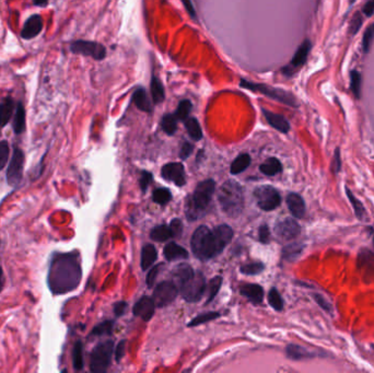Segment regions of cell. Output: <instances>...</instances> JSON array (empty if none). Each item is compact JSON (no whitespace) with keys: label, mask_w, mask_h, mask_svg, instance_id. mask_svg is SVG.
I'll list each match as a JSON object with an SVG mask.
<instances>
[{"label":"cell","mask_w":374,"mask_h":373,"mask_svg":"<svg viewBox=\"0 0 374 373\" xmlns=\"http://www.w3.org/2000/svg\"><path fill=\"white\" fill-rule=\"evenodd\" d=\"M43 30V20L41 15L33 14L25 21L23 29L21 31V37L24 39H31L37 36Z\"/></svg>","instance_id":"2e32d148"},{"label":"cell","mask_w":374,"mask_h":373,"mask_svg":"<svg viewBox=\"0 0 374 373\" xmlns=\"http://www.w3.org/2000/svg\"><path fill=\"white\" fill-rule=\"evenodd\" d=\"M240 86L242 88H245L247 90H251V91L254 92H259L266 97H269L271 99H274L278 102H281V103L289 105V106H293L297 107L299 106V103L297 99L293 97V94L290 92L286 91V90H282L279 88H273L269 86H266V84L262 83H253V82H248L244 79H242L240 82Z\"/></svg>","instance_id":"5b68a950"},{"label":"cell","mask_w":374,"mask_h":373,"mask_svg":"<svg viewBox=\"0 0 374 373\" xmlns=\"http://www.w3.org/2000/svg\"><path fill=\"white\" fill-rule=\"evenodd\" d=\"M268 302L276 311H281L283 309V301L282 298L279 295L278 290L276 288H273L268 293Z\"/></svg>","instance_id":"ab89813d"},{"label":"cell","mask_w":374,"mask_h":373,"mask_svg":"<svg viewBox=\"0 0 374 373\" xmlns=\"http://www.w3.org/2000/svg\"><path fill=\"white\" fill-rule=\"evenodd\" d=\"M151 94L152 100L155 103H160L164 100V88L161 81L157 77H152L151 79Z\"/></svg>","instance_id":"e575fe53"},{"label":"cell","mask_w":374,"mask_h":373,"mask_svg":"<svg viewBox=\"0 0 374 373\" xmlns=\"http://www.w3.org/2000/svg\"><path fill=\"white\" fill-rule=\"evenodd\" d=\"M331 170L334 174H337L342 170V156H341V150H339V148H336L335 152H334Z\"/></svg>","instance_id":"c3c4849f"},{"label":"cell","mask_w":374,"mask_h":373,"mask_svg":"<svg viewBox=\"0 0 374 373\" xmlns=\"http://www.w3.org/2000/svg\"><path fill=\"white\" fill-rule=\"evenodd\" d=\"M163 254L168 261H177V259H183L188 257V253L184 247L178 245L177 243H169L163 250Z\"/></svg>","instance_id":"7402d4cb"},{"label":"cell","mask_w":374,"mask_h":373,"mask_svg":"<svg viewBox=\"0 0 374 373\" xmlns=\"http://www.w3.org/2000/svg\"><path fill=\"white\" fill-rule=\"evenodd\" d=\"M302 248L303 246L301 244H299V243H293V244L288 245L283 248V252H282L283 257H285L286 259L296 258L297 256L300 255V253L302 252Z\"/></svg>","instance_id":"b9f144b4"},{"label":"cell","mask_w":374,"mask_h":373,"mask_svg":"<svg viewBox=\"0 0 374 373\" xmlns=\"http://www.w3.org/2000/svg\"><path fill=\"white\" fill-rule=\"evenodd\" d=\"M311 48H312L311 42L309 41V39H305V41L300 45L299 48L297 49V52L296 54H294L290 65L282 68V72L285 73L286 76H292L293 73L297 71L298 68L302 67L305 63H307V59H308V56H309Z\"/></svg>","instance_id":"7c38bea8"},{"label":"cell","mask_w":374,"mask_h":373,"mask_svg":"<svg viewBox=\"0 0 374 373\" xmlns=\"http://www.w3.org/2000/svg\"><path fill=\"white\" fill-rule=\"evenodd\" d=\"M183 4L185 5V8L187 9V11H188L189 14L192 16V18H195L196 13H195V11H194V8H192L191 2L190 1H183Z\"/></svg>","instance_id":"91938a15"},{"label":"cell","mask_w":374,"mask_h":373,"mask_svg":"<svg viewBox=\"0 0 374 373\" xmlns=\"http://www.w3.org/2000/svg\"><path fill=\"white\" fill-rule=\"evenodd\" d=\"M61 373H68V372H67V370H66V369H64V370H62V371H61Z\"/></svg>","instance_id":"be15d7a7"},{"label":"cell","mask_w":374,"mask_h":373,"mask_svg":"<svg viewBox=\"0 0 374 373\" xmlns=\"http://www.w3.org/2000/svg\"><path fill=\"white\" fill-rule=\"evenodd\" d=\"M113 330V322L105 321L103 323L96 325L93 331L91 332L92 336H103V335H111Z\"/></svg>","instance_id":"60d3db41"},{"label":"cell","mask_w":374,"mask_h":373,"mask_svg":"<svg viewBox=\"0 0 374 373\" xmlns=\"http://www.w3.org/2000/svg\"><path fill=\"white\" fill-rule=\"evenodd\" d=\"M125 345H126V342L125 341L120 342L117 345L116 350H115V359L117 363H120L125 356V352H126V346H125Z\"/></svg>","instance_id":"11a10c76"},{"label":"cell","mask_w":374,"mask_h":373,"mask_svg":"<svg viewBox=\"0 0 374 373\" xmlns=\"http://www.w3.org/2000/svg\"><path fill=\"white\" fill-rule=\"evenodd\" d=\"M192 150H194V146L189 143H184V145L182 146V149H181V152H180V157L182 158L183 160H185L191 155Z\"/></svg>","instance_id":"9f6ffc18"},{"label":"cell","mask_w":374,"mask_h":373,"mask_svg":"<svg viewBox=\"0 0 374 373\" xmlns=\"http://www.w3.org/2000/svg\"><path fill=\"white\" fill-rule=\"evenodd\" d=\"M155 302L150 297H143L134 307V314L144 321H149L155 313Z\"/></svg>","instance_id":"e0dca14e"},{"label":"cell","mask_w":374,"mask_h":373,"mask_svg":"<svg viewBox=\"0 0 374 373\" xmlns=\"http://www.w3.org/2000/svg\"><path fill=\"white\" fill-rule=\"evenodd\" d=\"M154 201L159 205H166L172 198V194L168 188H158L154 191Z\"/></svg>","instance_id":"f35d334b"},{"label":"cell","mask_w":374,"mask_h":373,"mask_svg":"<svg viewBox=\"0 0 374 373\" xmlns=\"http://www.w3.org/2000/svg\"><path fill=\"white\" fill-rule=\"evenodd\" d=\"M313 298H314V300L316 301V303L319 304L320 307H321L323 310H325L326 312H328V313H331V312H332V311H333V307L331 305V303L328 302V301L326 300V299H325L324 297H323L322 295H320V293H314V295H313Z\"/></svg>","instance_id":"681fc988"},{"label":"cell","mask_w":374,"mask_h":373,"mask_svg":"<svg viewBox=\"0 0 374 373\" xmlns=\"http://www.w3.org/2000/svg\"><path fill=\"white\" fill-rule=\"evenodd\" d=\"M251 165V157L247 154H242L236 157V159L232 162L230 171L232 174H239L245 170Z\"/></svg>","instance_id":"f1b7e54d"},{"label":"cell","mask_w":374,"mask_h":373,"mask_svg":"<svg viewBox=\"0 0 374 373\" xmlns=\"http://www.w3.org/2000/svg\"><path fill=\"white\" fill-rule=\"evenodd\" d=\"M160 267H161V265H158V266L152 267V269L149 271L148 276H147V280L146 281H147V285H148L149 288H151L152 286L155 285L156 279H157V276L159 274V271H160Z\"/></svg>","instance_id":"f5cc1de1"},{"label":"cell","mask_w":374,"mask_h":373,"mask_svg":"<svg viewBox=\"0 0 374 373\" xmlns=\"http://www.w3.org/2000/svg\"><path fill=\"white\" fill-rule=\"evenodd\" d=\"M346 193H347V196H348V198L351 202V205H353V207H354L356 217L358 218L359 220H366L367 212H366V209H365L364 205H362V202L359 199H357L355 195L353 194V191H351L347 187H346Z\"/></svg>","instance_id":"4dcf8cb0"},{"label":"cell","mask_w":374,"mask_h":373,"mask_svg":"<svg viewBox=\"0 0 374 373\" xmlns=\"http://www.w3.org/2000/svg\"><path fill=\"white\" fill-rule=\"evenodd\" d=\"M233 231L228 224H221L213 231L200 225L191 236V250L201 261L216 257L229 244Z\"/></svg>","instance_id":"7a4b0ae2"},{"label":"cell","mask_w":374,"mask_h":373,"mask_svg":"<svg viewBox=\"0 0 374 373\" xmlns=\"http://www.w3.org/2000/svg\"><path fill=\"white\" fill-rule=\"evenodd\" d=\"M287 356L288 358L293 360H301L305 358H312L315 355L310 353L305 348L299 346V345H289L287 347Z\"/></svg>","instance_id":"83f0119b"},{"label":"cell","mask_w":374,"mask_h":373,"mask_svg":"<svg viewBox=\"0 0 374 373\" xmlns=\"http://www.w3.org/2000/svg\"><path fill=\"white\" fill-rule=\"evenodd\" d=\"M126 308H127V303L126 302H124V301L117 302L115 304V307H114V313H115V315L116 316L123 315L124 312H125V310H126Z\"/></svg>","instance_id":"6f0895ef"},{"label":"cell","mask_w":374,"mask_h":373,"mask_svg":"<svg viewBox=\"0 0 374 373\" xmlns=\"http://www.w3.org/2000/svg\"><path fill=\"white\" fill-rule=\"evenodd\" d=\"M185 127L190 137L194 140H200L202 138V132L199 123L194 117L187 118L185 121Z\"/></svg>","instance_id":"1f68e13d"},{"label":"cell","mask_w":374,"mask_h":373,"mask_svg":"<svg viewBox=\"0 0 374 373\" xmlns=\"http://www.w3.org/2000/svg\"><path fill=\"white\" fill-rule=\"evenodd\" d=\"M70 50L73 54L89 56L95 60H102L106 56V49L103 45L96 42L83 41V39L71 43Z\"/></svg>","instance_id":"30bf717a"},{"label":"cell","mask_w":374,"mask_h":373,"mask_svg":"<svg viewBox=\"0 0 374 373\" xmlns=\"http://www.w3.org/2000/svg\"><path fill=\"white\" fill-rule=\"evenodd\" d=\"M218 199L222 210L230 217L240 216L244 208V194L242 186L234 180H228L221 186Z\"/></svg>","instance_id":"277c9868"},{"label":"cell","mask_w":374,"mask_h":373,"mask_svg":"<svg viewBox=\"0 0 374 373\" xmlns=\"http://www.w3.org/2000/svg\"><path fill=\"white\" fill-rule=\"evenodd\" d=\"M216 183L213 180H205L197 185L194 193L186 202V217L190 221L201 218L211 201Z\"/></svg>","instance_id":"3957f363"},{"label":"cell","mask_w":374,"mask_h":373,"mask_svg":"<svg viewBox=\"0 0 374 373\" xmlns=\"http://www.w3.org/2000/svg\"><path fill=\"white\" fill-rule=\"evenodd\" d=\"M14 107V102L12 99L7 98L0 103V128H2L8 124L11 116H12Z\"/></svg>","instance_id":"4316f807"},{"label":"cell","mask_w":374,"mask_h":373,"mask_svg":"<svg viewBox=\"0 0 374 373\" xmlns=\"http://www.w3.org/2000/svg\"><path fill=\"white\" fill-rule=\"evenodd\" d=\"M170 229H171V232L173 237H178L181 234H182V230H183V224L182 221L179 219H174L170 223Z\"/></svg>","instance_id":"816d5d0a"},{"label":"cell","mask_w":374,"mask_h":373,"mask_svg":"<svg viewBox=\"0 0 374 373\" xmlns=\"http://www.w3.org/2000/svg\"><path fill=\"white\" fill-rule=\"evenodd\" d=\"M3 288V271L1 266H0V292H1Z\"/></svg>","instance_id":"94428289"},{"label":"cell","mask_w":374,"mask_h":373,"mask_svg":"<svg viewBox=\"0 0 374 373\" xmlns=\"http://www.w3.org/2000/svg\"><path fill=\"white\" fill-rule=\"evenodd\" d=\"M362 23H364V19H362L361 14L360 13H356L353 16V19H351L350 25H349V34H350L351 36H355L356 34L359 32Z\"/></svg>","instance_id":"bcb514c9"},{"label":"cell","mask_w":374,"mask_h":373,"mask_svg":"<svg viewBox=\"0 0 374 373\" xmlns=\"http://www.w3.org/2000/svg\"><path fill=\"white\" fill-rule=\"evenodd\" d=\"M158 257V253L156 247L151 244H147L144 246L143 251H141V269L146 270L149 267H151L154 263L156 262V259Z\"/></svg>","instance_id":"cb8c5ba5"},{"label":"cell","mask_w":374,"mask_h":373,"mask_svg":"<svg viewBox=\"0 0 374 373\" xmlns=\"http://www.w3.org/2000/svg\"><path fill=\"white\" fill-rule=\"evenodd\" d=\"M192 276H194V271H192V268L189 265L181 264L173 270V284L177 286L178 289L181 290V288H182Z\"/></svg>","instance_id":"d6986e66"},{"label":"cell","mask_w":374,"mask_h":373,"mask_svg":"<svg viewBox=\"0 0 374 373\" xmlns=\"http://www.w3.org/2000/svg\"><path fill=\"white\" fill-rule=\"evenodd\" d=\"M178 293L179 289L173 282L163 281L156 287L152 300H154L155 305L158 308L167 307V305L175 300V298L178 297Z\"/></svg>","instance_id":"8fae6325"},{"label":"cell","mask_w":374,"mask_h":373,"mask_svg":"<svg viewBox=\"0 0 374 373\" xmlns=\"http://www.w3.org/2000/svg\"><path fill=\"white\" fill-rule=\"evenodd\" d=\"M362 11H364V13L367 16H371L374 13V0H372V1H368L364 5V9H362Z\"/></svg>","instance_id":"680465c9"},{"label":"cell","mask_w":374,"mask_h":373,"mask_svg":"<svg viewBox=\"0 0 374 373\" xmlns=\"http://www.w3.org/2000/svg\"><path fill=\"white\" fill-rule=\"evenodd\" d=\"M373 38H374V23L368 26V29L365 32L364 38H362V47H364L365 53H368L370 50Z\"/></svg>","instance_id":"7bdbcfd3"},{"label":"cell","mask_w":374,"mask_h":373,"mask_svg":"<svg viewBox=\"0 0 374 373\" xmlns=\"http://www.w3.org/2000/svg\"><path fill=\"white\" fill-rule=\"evenodd\" d=\"M9 144L5 140L0 141V171L5 167L9 159Z\"/></svg>","instance_id":"f6af8a7d"},{"label":"cell","mask_w":374,"mask_h":373,"mask_svg":"<svg viewBox=\"0 0 374 373\" xmlns=\"http://www.w3.org/2000/svg\"><path fill=\"white\" fill-rule=\"evenodd\" d=\"M114 343L105 341L96 345L90 358V370L91 373H107L111 366Z\"/></svg>","instance_id":"8992f818"},{"label":"cell","mask_w":374,"mask_h":373,"mask_svg":"<svg viewBox=\"0 0 374 373\" xmlns=\"http://www.w3.org/2000/svg\"><path fill=\"white\" fill-rule=\"evenodd\" d=\"M222 285V278L220 276L214 277L211 281L209 282L208 286V298H207V303L211 302L214 298H216L217 293L220 290V287Z\"/></svg>","instance_id":"74e56055"},{"label":"cell","mask_w":374,"mask_h":373,"mask_svg":"<svg viewBox=\"0 0 374 373\" xmlns=\"http://www.w3.org/2000/svg\"><path fill=\"white\" fill-rule=\"evenodd\" d=\"M81 277L80 257L77 252L53 254L47 274V285L53 295H66L77 289Z\"/></svg>","instance_id":"6da1fadb"},{"label":"cell","mask_w":374,"mask_h":373,"mask_svg":"<svg viewBox=\"0 0 374 373\" xmlns=\"http://www.w3.org/2000/svg\"><path fill=\"white\" fill-rule=\"evenodd\" d=\"M242 296L247 298L255 304H259L264 299L263 288L256 284H246L243 285L240 289Z\"/></svg>","instance_id":"44dd1931"},{"label":"cell","mask_w":374,"mask_h":373,"mask_svg":"<svg viewBox=\"0 0 374 373\" xmlns=\"http://www.w3.org/2000/svg\"><path fill=\"white\" fill-rule=\"evenodd\" d=\"M264 264L262 263H251L243 265L241 267V273L245 275H257L264 270Z\"/></svg>","instance_id":"ee69618b"},{"label":"cell","mask_w":374,"mask_h":373,"mask_svg":"<svg viewBox=\"0 0 374 373\" xmlns=\"http://www.w3.org/2000/svg\"><path fill=\"white\" fill-rule=\"evenodd\" d=\"M191 111V103L188 100H183L180 102L177 111H175V117L181 121H186Z\"/></svg>","instance_id":"8d00e7d4"},{"label":"cell","mask_w":374,"mask_h":373,"mask_svg":"<svg viewBox=\"0 0 374 373\" xmlns=\"http://www.w3.org/2000/svg\"><path fill=\"white\" fill-rule=\"evenodd\" d=\"M219 316V313H206V314H201L199 316H197L194 320H192L190 323H188V326H196V325H200L203 323H207L209 321H212L214 319H217Z\"/></svg>","instance_id":"7dc6e473"},{"label":"cell","mask_w":374,"mask_h":373,"mask_svg":"<svg viewBox=\"0 0 374 373\" xmlns=\"http://www.w3.org/2000/svg\"><path fill=\"white\" fill-rule=\"evenodd\" d=\"M133 101L135 102L136 106L138 107L139 110L147 112V113H151L152 112V105L148 95H147V92L145 89H137L133 94Z\"/></svg>","instance_id":"603a6c76"},{"label":"cell","mask_w":374,"mask_h":373,"mask_svg":"<svg viewBox=\"0 0 374 373\" xmlns=\"http://www.w3.org/2000/svg\"><path fill=\"white\" fill-rule=\"evenodd\" d=\"M152 179H154V177H152V174L150 172L144 171L143 173H141V177H140V180H139L141 190H143V191L147 190V188H148V186L152 181Z\"/></svg>","instance_id":"f907efd6"},{"label":"cell","mask_w":374,"mask_h":373,"mask_svg":"<svg viewBox=\"0 0 374 373\" xmlns=\"http://www.w3.org/2000/svg\"><path fill=\"white\" fill-rule=\"evenodd\" d=\"M206 289L205 277L200 271H196L194 276L181 288L182 297L187 302H197L200 300Z\"/></svg>","instance_id":"52a82bcc"},{"label":"cell","mask_w":374,"mask_h":373,"mask_svg":"<svg viewBox=\"0 0 374 373\" xmlns=\"http://www.w3.org/2000/svg\"><path fill=\"white\" fill-rule=\"evenodd\" d=\"M12 127L16 135L22 134L25 129V110L21 102H19L18 105H16Z\"/></svg>","instance_id":"484cf974"},{"label":"cell","mask_w":374,"mask_h":373,"mask_svg":"<svg viewBox=\"0 0 374 373\" xmlns=\"http://www.w3.org/2000/svg\"><path fill=\"white\" fill-rule=\"evenodd\" d=\"M72 363L73 368L77 371H80L83 368V346L80 341L75 343L72 349Z\"/></svg>","instance_id":"d6a6232c"},{"label":"cell","mask_w":374,"mask_h":373,"mask_svg":"<svg viewBox=\"0 0 374 373\" xmlns=\"http://www.w3.org/2000/svg\"><path fill=\"white\" fill-rule=\"evenodd\" d=\"M162 178L170 182H173L177 186H184L186 183L185 170L182 163L171 162L162 168Z\"/></svg>","instance_id":"5bb4252c"},{"label":"cell","mask_w":374,"mask_h":373,"mask_svg":"<svg viewBox=\"0 0 374 373\" xmlns=\"http://www.w3.org/2000/svg\"><path fill=\"white\" fill-rule=\"evenodd\" d=\"M254 197L260 209L265 211L275 210L281 203V197L276 188L271 186H260L254 190Z\"/></svg>","instance_id":"ba28073f"},{"label":"cell","mask_w":374,"mask_h":373,"mask_svg":"<svg viewBox=\"0 0 374 373\" xmlns=\"http://www.w3.org/2000/svg\"><path fill=\"white\" fill-rule=\"evenodd\" d=\"M358 268L367 282L374 281V254L365 251L359 254Z\"/></svg>","instance_id":"9a60e30c"},{"label":"cell","mask_w":374,"mask_h":373,"mask_svg":"<svg viewBox=\"0 0 374 373\" xmlns=\"http://www.w3.org/2000/svg\"><path fill=\"white\" fill-rule=\"evenodd\" d=\"M47 1H41V2H38V1H35V2H34V4H35V5H39V7H45V5H47Z\"/></svg>","instance_id":"6125c7cd"},{"label":"cell","mask_w":374,"mask_h":373,"mask_svg":"<svg viewBox=\"0 0 374 373\" xmlns=\"http://www.w3.org/2000/svg\"><path fill=\"white\" fill-rule=\"evenodd\" d=\"M258 235H259V241L262 243H268L269 242L270 232H269V228H268L267 224H263L262 227L259 228Z\"/></svg>","instance_id":"db71d44e"},{"label":"cell","mask_w":374,"mask_h":373,"mask_svg":"<svg viewBox=\"0 0 374 373\" xmlns=\"http://www.w3.org/2000/svg\"><path fill=\"white\" fill-rule=\"evenodd\" d=\"M150 237L154 241L157 242H164L169 240L170 237H173L171 229H170V225L167 224H162V225H158L154 230L151 231Z\"/></svg>","instance_id":"f546056e"},{"label":"cell","mask_w":374,"mask_h":373,"mask_svg":"<svg viewBox=\"0 0 374 373\" xmlns=\"http://www.w3.org/2000/svg\"><path fill=\"white\" fill-rule=\"evenodd\" d=\"M361 83H362L361 73L356 69L351 70L350 71V90H351V92L354 93L356 99H360Z\"/></svg>","instance_id":"836d02e7"},{"label":"cell","mask_w":374,"mask_h":373,"mask_svg":"<svg viewBox=\"0 0 374 373\" xmlns=\"http://www.w3.org/2000/svg\"><path fill=\"white\" fill-rule=\"evenodd\" d=\"M275 232L281 240L290 241L299 236L301 232V227L294 219L287 218L275 225Z\"/></svg>","instance_id":"4fadbf2b"},{"label":"cell","mask_w":374,"mask_h":373,"mask_svg":"<svg viewBox=\"0 0 374 373\" xmlns=\"http://www.w3.org/2000/svg\"><path fill=\"white\" fill-rule=\"evenodd\" d=\"M23 166H24V154L18 147L14 146L13 154L11 157L9 166L7 169V182L11 186H16L20 184L22 177H23Z\"/></svg>","instance_id":"9c48e42d"},{"label":"cell","mask_w":374,"mask_h":373,"mask_svg":"<svg viewBox=\"0 0 374 373\" xmlns=\"http://www.w3.org/2000/svg\"><path fill=\"white\" fill-rule=\"evenodd\" d=\"M287 206L294 218L301 219L305 214V202L297 193H290L287 196Z\"/></svg>","instance_id":"ac0fdd59"},{"label":"cell","mask_w":374,"mask_h":373,"mask_svg":"<svg viewBox=\"0 0 374 373\" xmlns=\"http://www.w3.org/2000/svg\"><path fill=\"white\" fill-rule=\"evenodd\" d=\"M264 116L266 117V120L268 121L271 126L276 128L277 131H279L283 134H287L289 131H290V124L287 121V118L282 115L276 114V113H273L270 111H267L263 109Z\"/></svg>","instance_id":"ffe728a7"},{"label":"cell","mask_w":374,"mask_h":373,"mask_svg":"<svg viewBox=\"0 0 374 373\" xmlns=\"http://www.w3.org/2000/svg\"><path fill=\"white\" fill-rule=\"evenodd\" d=\"M259 170L260 172L267 175V177H274V175L278 174L282 171V167L280 161L277 159V158L271 157L260 165Z\"/></svg>","instance_id":"d4e9b609"},{"label":"cell","mask_w":374,"mask_h":373,"mask_svg":"<svg viewBox=\"0 0 374 373\" xmlns=\"http://www.w3.org/2000/svg\"><path fill=\"white\" fill-rule=\"evenodd\" d=\"M162 129L168 135H173L178 129V118L173 114L164 115L161 122Z\"/></svg>","instance_id":"d590c367"}]
</instances>
